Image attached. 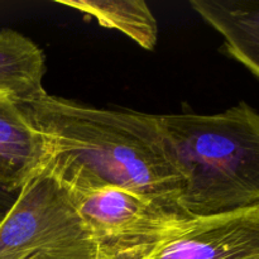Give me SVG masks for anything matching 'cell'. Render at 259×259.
I'll use <instances>...</instances> for the list:
<instances>
[{
  "mask_svg": "<svg viewBox=\"0 0 259 259\" xmlns=\"http://www.w3.org/2000/svg\"><path fill=\"white\" fill-rule=\"evenodd\" d=\"M68 190L42 168L0 220V259H98Z\"/></svg>",
  "mask_w": 259,
  "mask_h": 259,
  "instance_id": "3",
  "label": "cell"
},
{
  "mask_svg": "<svg viewBox=\"0 0 259 259\" xmlns=\"http://www.w3.org/2000/svg\"><path fill=\"white\" fill-rule=\"evenodd\" d=\"M18 194H10L0 189V215H4L14 202Z\"/></svg>",
  "mask_w": 259,
  "mask_h": 259,
  "instance_id": "10",
  "label": "cell"
},
{
  "mask_svg": "<svg viewBox=\"0 0 259 259\" xmlns=\"http://www.w3.org/2000/svg\"><path fill=\"white\" fill-rule=\"evenodd\" d=\"M190 5L222 35V52L259 78V0H191Z\"/></svg>",
  "mask_w": 259,
  "mask_h": 259,
  "instance_id": "7",
  "label": "cell"
},
{
  "mask_svg": "<svg viewBox=\"0 0 259 259\" xmlns=\"http://www.w3.org/2000/svg\"><path fill=\"white\" fill-rule=\"evenodd\" d=\"M98 245V259H141L187 218L157 200L118 186L68 191Z\"/></svg>",
  "mask_w": 259,
  "mask_h": 259,
  "instance_id": "4",
  "label": "cell"
},
{
  "mask_svg": "<svg viewBox=\"0 0 259 259\" xmlns=\"http://www.w3.org/2000/svg\"><path fill=\"white\" fill-rule=\"evenodd\" d=\"M19 105L42 137L43 168L68 191L118 186L182 214L184 176L157 115L81 105L47 91Z\"/></svg>",
  "mask_w": 259,
  "mask_h": 259,
  "instance_id": "1",
  "label": "cell"
},
{
  "mask_svg": "<svg viewBox=\"0 0 259 259\" xmlns=\"http://www.w3.org/2000/svg\"><path fill=\"white\" fill-rule=\"evenodd\" d=\"M184 187L179 207L209 218L259 207V113L245 101L210 115H157Z\"/></svg>",
  "mask_w": 259,
  "mask_h": 259,
  "instance_id": "2",
  "label": "cell"
},
{
  "mask_svg": "<svg viewBox=\"0 0 259 259\" xmlns=\"http://www.w3.org/2000/svg\"><path fill=\"white\" fill-rule=\"evenodd\" d=\"M43 51L18 30H0V94L25 104L43 95Z\"/></svg>",
  "mask_w": 259,
  "mask_h": 259,
  "instance_id": "8",
  "label": "cell"
},
{
  "mask_svg": "<svg viewBox=\"0 0 259 259\" xmlns=\"http://www.w3.org/2000/svg\"><path fill=\"white\" fill-rule=\"evenodd\" d=\"M43 166L42 137L19 104L0 94V189L18 194Z\"/></svg>",
  "mask_w": 259,
  "mask_h": 259,
  "instance_id": "6",
  "label": "cell"
},
{
  "mask_svg": "<svg viewBox=\"0 0 259 259\" xmlns=\"http://www.w3.org/2000/svg\"><path fill=\"white\" fill-rule=\"evenodd\" d=\"M2 217H3V215H0V220H2Z\"/></svg>",
  "mask_w": 259,
  "mask_h": 259,
  "instance_id": "11",
  "label": "cell"
},
{
  "mask_svg": "<svg viewBox=\"0 0 259 259\" xmlns=\"http://www.w3.org/2000/svg\"><path fill=\"white\" fill-rule=\"evenodd\" d=\"M58 4L95 18L101 27L116 29L144 50L158 42V23L143 0H57Z\"/></svg>",
  "mask_w": 259,
  "mask_h": 259,
  "instance_id": "9",
  "label": "cell"
},
{
  "mask_svg": "<svg viewBox=\"0 0 259 259\" xmlns=\"http://www.w3.org/2000/svg\"><path fill=\"white\" fill-rule=\"evenodd\" d=\"M141 259H259V207L192 218Z\"/></svg>",
  "mask_w": 259,
  "mask_h": 259,
  "instance_id": "5",
  "label": "cell"
}]
</instances>
